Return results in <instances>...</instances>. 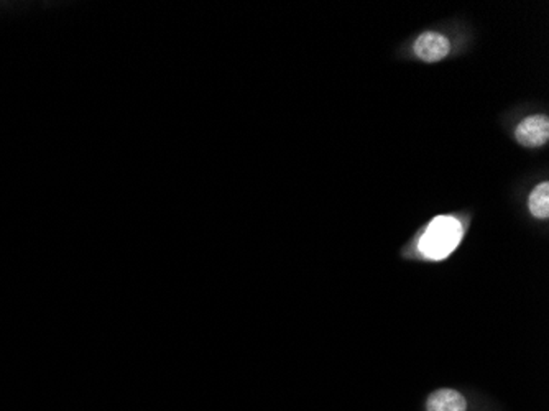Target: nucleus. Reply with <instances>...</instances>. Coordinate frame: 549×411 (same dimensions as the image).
<instances>
[{"label": "nucleus", "instance_id": "nucleus-1", "mask_svg": "<svg viewBox=\"0 0 549 411\" xmlns=\"http://www.w3.org/2000/svg\"><path fill=\"white\" fill-rule=\"evenodd\" d=\"M462 238V226L451 216H440L431 222L420 238V250L428 258L441 260L459 246Z\"/></svg>", "mask_w": 549, "mask_h": 411}, {"label": "nucleus", "instance_id": "nucleus-2", "mask_svg": "<svg viewBox=\"0 0 549 411\" xmlns=\"http://www.w3.org/2000/svg\"><path fill=\"white\" fill-rule=\"evenodd\" d=\"M516 140L525 146H543L549 138V120L546 116H531L523 120L515 132Z\"/></svg>", "mask_w": 549, "mask_h": 411}, {"label": "nucleus", "instance_id": "nucleus-3", "mask_svg": "<svg viewBox=\"0 0 549 411\" xmlns=\"http://www.w3.org/2000/svg\"><path fill=\"white\" fill-rule=\"evenodd\" d=\"M449 51H451V43L448 38L436 32L423 33L414 43L416 56L428 63L440 61L444 56H448Z\"/></svg>", "mask_w": 549, "mask_h": 411}, {"label": "nucleus", "instance_id": "nucleus-4", "mask_svg": "<svg viewBox=\"0 0 549 411\" xmlns=\"http://www.w3.org/2000/svg\"><path fill=\"white\" fill-rule=\"evenodd\" d=\"M466 398L451 388H442L431 393L426 410L428 411H466Z\"/></svg>", "mask_w": 549, "mask_h": 411}, {"label": "nucleus", "instance_id": "nucleus-5", "mask_svg": "<svg viewBox=\"0 0 549 411\" xmlns=\"http://www.w3.org/2000/svg\"><path fill=\"white\" fill-rule=\"evenodd\" d=\"M531 214L538 220H546L549 216V184L541 183L535 188L530 196Z\"/></svg>", "mask_w": 549, "mask_h": 411}]
</instances>
